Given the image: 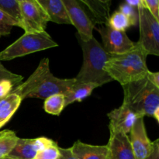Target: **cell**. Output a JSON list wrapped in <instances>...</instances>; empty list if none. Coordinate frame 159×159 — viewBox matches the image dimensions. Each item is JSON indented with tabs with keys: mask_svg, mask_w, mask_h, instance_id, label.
Here are the masks:
<instances>
[{
	"mask_svg": "<svg viewBox=\"0 0 159 159\" xmlns=\"http://www.w3.org/2000/svg\"><path fill=\"white\" fill-rule=\"evenodd\" d=\"M0 9L15 21L16 26H22V15L19 0H0Z\"/></svg>",
	"mask_w": 159,
	"mask_h": 159,
	"instance_id": "44dd1931",
	"label": "cell"
},
{
	"mask_svg": "<svg viewBox=\"0 0 159 159\" xmlns=\"http://www.w3.org/2000/svg\"><path fill=\"white\" fill-rule=\"evenodd\" d=\"M22 101L20 96L14 93L0 99V129L10 120Z\"/></svg>",
	"mask_w": 159,
	"mask_h": 159,
	"instance_id": "e0dca14e",
	"label": "cell"
},
{
	"mask_svg": "<svg viewBox=\"0 0 159 159\" xmlns=\"http://www.w3.org/2000/svg\"><path fill=\"white\" fill-rule=\"evenodd\" d=\"M76 37L83 53V64L74 78L75 82L93 83L98 87L111 82L113 79L104 71V65L111 54L104 50L95 37L88 41H83L77 35Z\"/></svg>",
	"mask_w": 159,
	"mask_h": 159,
	"instance_id": "3957f363",
	"label": "cell"
},
{
	"mask_svg": "<svg viewBox=\"0 0 159 159\" xmlns=\"http://www.w3.org/2000/svg\"><path fill=\"white\" fill-rule=\"evenodd\" d=\"M4 159H12V158H8V157H6V158H4Z\"/></svg>",
	"mask_w": 159,
	"mask_h": 159,
	"instance_id": "d6a6232c",
	"label": "cell"
},
{
	"mask_svg": "<svg viewBox=\"0 0 159 159\" xmlns=\"http://www.w3.org/2000/svg\"><path fill=\"white\" fill-rule=\"evenodd\" d=\"M13 26H17L15 21L0 9V37L10 34Z\"/></svg>",
	"mask_w": 159,
	"mask_h": 159,
	"instance_id": "d4e9b609",
	"label": "cell"
},
{
	"mask_svg": "<svg viewBox=\"0 0 159 159\" xmlns=\"http://www.w3.org/2000/svg\"><path fill=\"white\" fill-rule=\"evenodd\" d=\"M147 79H148L151 83L153 84L157 88H159V73L158 72H152L149 71L147 75Z\"/></svg>",
	"mask_w": 159,
	"mask_h": 159,
	"instance_id": "4dcf8cb0",
	"label": "cell"
},
{
	"mask_svg": "<svg viewBox=\"0 0 159 159\" xmlns=\"http://www.w3.org/2000/svg\"><path fill=\"white\" fill-rule=\"evenodd\" d=\"M75 83L74 78L59 79L55 77L50 70L49 59L44 57L27 80L15 87L12 93L19 95L22 100L27 98L46 99L58 93L65 95Z\"/></svg>",
	"mask_w": 159,
	"mask_h": 159,
	"instance_id": "6da1fadb",
	"label": "cell"
},
{
	"mask_svg": "<svg viewBox=\"0 0 159 159\" xmlns=\"http://www.w3.org/2000/svg\"><path fill=\"white\" fill-rule=\"evenodd\" d=\"M108 26L115 30L124 31V32L132 26L129 19L119 10L115 11L110 16L108 21Z\"/></svg>",
	"mask_w": 159,
	"mask_h": 159,
	"instance_id": "7402d4cb",
	"label": "cell"
},
{
	"mask_svg": "<svg viewBox=\"0 0 159 159\" xmlns=\"http://www.w3.org/2000/svg\"><path fill=\"white\" fill-rule=\"evenodd\" d=\"M57 46L58 44L46 31L37 34H24L0 52V61H10Z\"/></svg>",
	"mask_w": 159,
	"mask_h": 159,
	"instance_id": "5b68a950",
	"label": "cell"
},
{
	"mask_svg": "<svg viewBox=\"0 0 159 159\" xmlns=\"http://www.w3.org/2000/svg\"><path fill=\"white\" fill-rule=\"evenodd\" d=\"M153 143L154 146L152 152L145 159H159V140H155Z\"/></svg>",
	"mask_w": 159,
	"mask_h": 159,
	"instance_id": "f546056e",
	"label": "cell"
},
{
	"mask_svg": "<svg viewBox=\"0 0 159 159\" xmlns=\"http://www.w3.org/2000/svg\"><path fill=\"white\" fill-rule=\"evenodd\" d=\"M125 2L128 4L129 6H132V7L138 9V7H139L141 3V0H127V1H125Z\"/></svg>",
	"mask_w": 159,
	"mask_h": 159,
	"instance_id": "1f68e13d",
	"label": "cell"
},
{
	"mask_svg": "<svg viewBox=\"0 0 159 159\" xmlns=\"http://www.w3.org/2000/svg\"><path fill=\"white\" fill-rule=\"evenodd\" d=\"M96 24L108 25L110 16V0H80Z\"/></svg>",
	"mask_w": 159,
	"mask_h": 159,
	"instance_id": "5bb4252c",
	"label": "cell"
},
{
	"mask_svg": "<svg viewBox=\"0 0 159 159\" xmlns=\"http://www.w3.org/2000/svg\"><path fill=\"white\" fill-rule=\"evenodd\" d=\"M141 4L149 12L159 21V1L158 0H141Z\"/></svg>",
	"mask_w": 159,
	"mask_h": 159,
	"instance_id": "4316f807",
	"label": "cell"
},
{
	"mask_svg": "<svg viewBox=\"0 0 159 159\" xmlns=\"http://www.w3.org/2000/svg\"><path fill=\"white\" fill-rule=\"evenodd\" d=\"M38 2L48 14L50 21L57 24L71 25L62 0H38Z\"/></svg>",
	"mask_w": 159,
	"mask_h": 159,
	"instance_id": "2e32d148",
	"label": "cell"
},
{
	"mask_svg": "<svg viewBox=\"0 0 159 159\" xmlns=\"http://www.w3.org/2000/svg\"><path fill=\"white\" fill-rule=\"evenodd\" d=\"M147 57L144 50L136 43L134 48L127 52L110 55L104 65V71L113 81H117L121 85L136 82L145 78L148 73Z\"/></svg>",
	"mask_w": 159,
	"mask_h": 159,
	"instance_id": "7a4b0ae2",
	"label": "cell"
},
{
	"mask_svg": "<svg viewBox=\"0 0 159 159\" xmlns=\"http://www.w3.org/2000/svg\"><path fill=\"white\" fill-rule=\"evenodd\" d=\"M54 143L56 142L53 140L45 137L34 139L19 138L16 144L7 157L12 159H34L39 151L52 145Z\"/></svg>",
	"mask_w": 159,
	"mask_h": 159,
	"instance_id": "8fae6325",
	"label": "cell"
},
{
	"mask_svg": "<svg viewBox=\"0 0 159 159\" xmlns=\"http://www.w3.org/2000/svg\"><path fill=\"white\" fill-rule=\"evenodd\" d=\"M93 83H79L75 82L68 93L65 95V107L75 102H82L92 94L93 90L97 88Z\"/></svg>",
	"mask_w": 159,
	"mask_h": 159,
	"instance_id": "ac0fdd59",
	"label": "cell"
},
{
	"mask_svg": "<svg viewBox=\"0 0 159 159\" xmlns=\"http://www.w3.org/2000/svg\"><path fill=\"white\" fill-rule=\"evenodd\" d=\"M123 103L142 116H152L159 122V88L145 78L122 85Z\"/></svg>",
	"mask_w": 159,
	"mask_h": 159,
	"instance_id": "277c9868",
	"label": "cell"
},
{
	"mask_svg": "<svg viewBox=\"0 0 159 159\" xmlns=\"http://www.w3.org/2000/svg\"><path fill=\"white\" fill-rule=\"evenodd\" d=\"M107 116L110 120L109 129L122 131L126 134H129L138 118L142 116L134 112L124 104L112 110Z\"/></svg>",
	"mask_w": 159,
	"mask_h": 159,
	"instance_id": "4fadbf2b",
	"label": "cell"
},
{
	"mask_svg": "<svg viewBox=\"0 0 159 159\" xmlns=\"http://www.w3.org/2000/svg\"><path fill=\"white\" fill-rule=\"evenodd\" d=\"M68 12L71 25L77 30L76 35L83 41H88L93 37L95 29L93 20L86 8L80 0H62Z\"/></svg>",
	"mask_w": 159,
	"mask_h": 159,
	"instance_id": "ba28073f",
	"label": "cell"
},
{
	"mask_svg": "<svg viewBox=\"0 0 159 159\" xmlns=\"http://www.w3.org/2000/svg\"><path fill=\"white\" fill-rule=\"evenodd\" d=\"M19 138L9 130L0 131V159L6 158L16 144Z\"/></svg>",
	"mask_w": 159,
	"mask_h": 159,
	"instance_id": "d6986e66",
	"label": "cell"
},
{
	"mask_svg": "<svg viewBox=\"0 0 159 159\" xmlns=\"http://www.w3.org/2000/svg\"><path fill=\"white\" fill-rule=\"evenodd\" d=\"M16 85L9 80L0 81V99L10 94Z\"/></svg>",
	"mask_w": 159,
	"mask_h": 159,
	"instance_id": "83f0119b",
	"label": "cell"
},
{
	"mask_svg": "<svg viewBox=\"0 0 159 159\" xmlns=\"http://www.w3.org/2000/svg\"><path fill=\"white\" fill-rule=\"evenodd\" d=\"M107 147L108 159H136L128 134L124 132L110 130V139Z\"/></svg>",
	"mask_w": 159,
	"mask_h": 159,
	"instance_id": "7c38bea8",
	"label": "cell"
},
{
	"mask_svg": "<svg viewBox=\"0 0 159 159\" xmlns=\"http://www.w3.org/2000/svg\"><path fill=\"white\" fill-rule=\"evenodd\" d=\"M71 150L78 159H108L107 145H92L75 141Z\"/></svg>",
	"mask_w": 159,
	"mask_h": 159,
	"instance_id": "9a60e30c",
	"label": "cell"
},
{
	"mask_svg": "<svg viewBox=\"0 0 159 159\" xmlns=\"http://www.w3.org/2000/svg\"><path fill=\"white\" fill-rule=\"evenodd\" d=\"M140 38L137 43L147 55L159 56V21L141 3L138 7Z\"/></svg>",
	"mask_w": 159,
	"mask_h": 159,
	"instance_id": "8992f818",
	"label": "cell"
},
{
	"mask_svg": "<svg viewBox=\"0 0 159 159\" xmlns=\"http://www.w3.org/2000/svg\"><path fill=\"white\" fill-rule=\"evenodd\" d=\"M65 95L61 93L53 95L47 98L43 103V109L48 114L60 116L61 112L65 108Z\"/></svg>",
	"mask_w": 159,
	"mask_h": 159,
	"instance_id": "ffe728a7",
	"label": "cell"
},
{
	"mask_svg": "<svg viewBox=\"0 0 159 159\" xmlns=\"http://www.w3.org/2000/svg\"><path fill=\"white\" fill-rule=\"evenodd\" d=\"M59 151H60V158L59 159H78L71 152V148H63L59 147Z\"/></svg>",
	"mask_w": 159,
	"mask_h": 159,
	"instance_id": "f1b7e54d",
	"label": "cell"
},
{
	"mask_svg": "<svg viewBox=\"0 0 159 159\" xmlns=\"http://www.w3.org/2000/svg\"><path fill=\"white\" fill-rule=\"evenodd\" d=\"M96 29L102 38V48L111 55L124 54L136 45L124 31L115 30L108 25L100 26Z\"/></svg>",
	"mask_w": 159,
	"mask_h": 159,
	"instance_id": "9c48e42d",
	"label": "cell"
},
{
	"mask_svg": "<svg viewBox=\"0 0 159 159\" xmlns=\"http://www.w3.org/2000/svg\"><path fill=\"white\" fill-rule=\"evenodd\" d=\"M119 11L122 12L124 15H125L129 19L132 26H138V19H139V16H138V9L129 6L128 4H127V3L124 2L121 3V4L120 5Z\"/></svg>",
	"mask_w": 159,
	"mask_h": 159,
	"instance_id": "cb8c5ba5",
	"label": "cell"
},
{
	"mask_svg": "<svg viewBox=\"0 0 159 159\" xmlns=\"http://www.w3.org/2000/svg\"><path fill=\"white\" fill-rule=\"evenodd\" d=\"M143 116L138 118L129 133V140L136 159H145L153 149V141L149 139Z\"/></svg>",
	"mask_w": 159,
	"mask_h": 159,
	"instance_id": "30bf717a",
	"label": "cell"
},
{
	"mask_svg": "<svg viewBox=\"0 0 159 159\" xmlns=\"http://www.w3.org/2000/svg\"><path fill=\"white\" fill-rule=\"evenodd\" d=\"M25 34L44 32L50 19L38 0H19Z\"/></svg>",
	"mask_w": 159,
	"mask_h": 159,
	"instance_id": "52a82bcc",
	"label": "cell"
},
{
	"mask_svg": "<svg viewBox=\"0 0 159 159\" xmlns=\"http://www.w3.org/2000/svg\"><path fill=\"white\" fill-rule=\"evenodd\" d=\"M23 77L20 75L12 73L9 71L7 68L4 67V65L0 61V81L2 80H9L16 85V87L23 81Z\"/></svg>",
	"mask_w": 159,
	"mask_h": 159,
	"instance_id": "484cf974",
	"label": "cell"
},
{
	"mask_svg": "<svg viewBox=\"0 0 159 159\" xmlns=\"http://www.w3.org/2000/svg\"><path fill=\"white\" fill-rule=\"evenodd\" d=\"M60 151L57 143L39 151L34 159H59Z\"/></svg>",
	"mask_w": 159,
	"mask_h": 159,
	"instance_id": "603a6c76",
	"label": "cell"
}]
</instances>
